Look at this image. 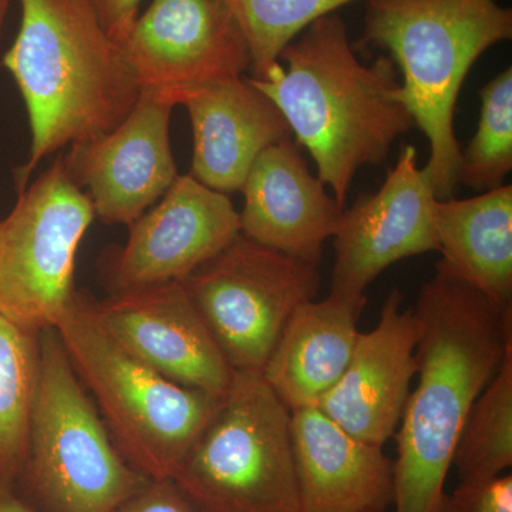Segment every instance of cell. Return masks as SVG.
<instances>
[{
	"instance_id": "obj_1",
	"label": "cell",
	"mask_w": 512,
	"mask_h": 512,
	"mask_svg": "<svg viewBox=\"0 0 512 512\" xmlns=\"http://www.w3.org/2000/svg\"><path fill=\"white\" fill-rule=\"evenodd\" d=\"M416 390L397 427L394 512H446V481L471 407L512 349V306L498 305L443 265L421 288Z\"/></svg>"
},
{
	"instance_id": "obj_2",
	"label": "cell",
	"mask_w": 512,
	"mask_h": 512,
	"mask_svg": "<svg viewBox=\"0 0 512 512\" xmlns=\"http://www.w3.org/2000/svg\"><path fill=\"white\" fill-rule=\"evenodd\" d=\"M279 59L285 66L275 63L249 82L281 111L319 180L345 208L357 171L383 163L414 124L396 64L387 56L360 62L336 13L303 30Z\"/></svg>"
},
{
	"instance_id": "obj_3",
	"label": "cell",
	"mask_w": 512,
	"mask_h": 512,
	"mask_svg": "<svg viewBox=\"0 0 512 512\" xmlns=\"http://www.w3.org/2000/svg\"><path fill=\"white\" fill-rule=\"evenodd\" d=\"M19 2L20 29L3 66L18 84L32 131L29 161L16 173L22 191L46 156L119 127L140 87L93 0Z\"/></svg>"
},
{
	"instance_id": "obj_4",
	"label": "cell",
	"mask_w": 512,
	"mask_h": 512,
	"mask_svg": "<svg viewBox=\"0 0 512 512\" xmlns=\"http://www.w3.org/2000/svg\"><path fill=\"white\" fill-rule=\"evenodd\" d=\"M512 37L497 0H367L362 46L384 50L403 73V96L429 141L423 168L437 200L453 198L461 147L454 111L471 67Z\"/></svg>"
},
{
	"instance_id": "obj_5",
	"label": "cell",
	"mask_w": 512,
	"mask_h": 512,
	"mask_svg": "<svg viewBox=\"0 0 512 512\" xmlns=\"http://www.w3.org/2000/svg\"><path fill=\"white\" fill-rule=\"evenodd\" d=\"M55 329L121 456L148 480H173L222 397L181 386L131 356L79 292Z\"/></svg>"
},
{
	"instance_id": "obj_6",
	"label": "cell",
	"mask_w": 512,
	"mask_h": 512,
	"mask_svg": "<svg viewBox=\"0 0 512 512\" xmlns=\"http://www.w3.org/2000/svg\"><path fill=\"white\" fill-rule=\"evenodd\" d=\"M29 450L19 480L40 512H114L148 478L121 456L56 329L39 333Z\"/></svg>"
},
{
	"instance_id": "obj_7",
	"label": "cell",
	"mask_w": 512,
	"mask_h": 512,
	"mask_svg": "<svg viewBox=\"0 0 512 512\" xmlns=\"http://www.w3.org/2000/svg\"><path fill=\"white\" fill-rule=\"evenodd\" d=\"M171 481L197 512H302L291 410L261 373L234 372Z\"/></svg>"
},
{
	"instance_id": "obj_8",
	"label": "cell",
	"mask_w": 512,
	"mask_h": 512,
	"mask_svg": "<svg viewBox=\"0 0 512 512\" xmlns=\"http://www.w3.org/2000/svg\"><path fill=\"white\" fill-rule=\"evenodd\" d=\"M96 218L57 158L0 220V315L26 332L55 329L74 296V265Z\"/></svg>"
},
{
	"instance_id": "obj_9",
	"label": "cell",
	"mask_w": 512,
	"mask_h": 512,
	"mask_svg": "<svg viewBox=\"0 0 512 512\" xmlns=\"http://www.w3.org/2000/svg\"><path fill=\"white\" fill-rule=\"evenodd\" d=\"M181 284L234 372L262 373L292 313L318 295V265L239 234Z\"/></svg>"
},
{
	"instance_id": "obj_10",
	"label": "cell",
	"mask_w": 512,
	"mask_h": 512,
	"mask_svg": "<svg viewBox=\"0 0 512 512\" xmlns=\"http://www.w3.org/2000/svg\"><path fill=\"white\" fill-rule=\"evenodd\" d=\"M123 49L140 93L173 106L251 67L247 40L218 0H153Z\"/></svg>"
},
{
	"instance_id": "obj_11",
	"label": "cell",
	"mask_w": 512,
	"mask_h": 512,
	"mask_svg": "<svg viewBox=\"0 0 512 512\" xmlns=\"http://www.w3.org/2000/svg\"><path fill=\"white\" fill-rule=\"evenodd\" d=\"M437 198L416 147L400 151L379 191L342 211L333 234L335 265L330 293L365 296L367 286L390 265L437 251Z\"/></svg>"
},
{
	"instance_id": "obj_12",
	"label": "cell",
	"mask_w": 512,
	"mask_h": 512,
	"mask_svg": "<svg viewBox=\"0 0 512 512\" xmlns=\"http://www.w3.org/2000/svg\"><path fill=\"white\" fill-rule=\"evenodd\" d=\"M111 338L161 376L222 397L234 370L181 282L114 291L92 302Z\"/></svg>"
},
{
	"instance_id": "obj_13",
	"label": "cell",
	"mask_w": 512,
	"mask_h": 512,
	"mask_svg": "<svg viewBox=\"0 0 512 512\" xmlns=\"http://www.w3.org/2000/svg\"><path fill=\"white\" fill-rule=\"evenodd\" d=\"M175 106L140 93L136 106L109 134L70 146L64 165L104 224L130 227L178 178L170 143Z\"/></svg>"
},
{
	"instance_id": "obj_14",
	"label": "cell",
	"mask_w": 512,
	"mask_h": 512,
	"mask_svg": "<svg viewBox=\"0 0 512 512\" xmlns=\"http://www.w3.org/2000/svg\"><path fill=\"white\" fill-rule=\"evenodd\" d=\"M241 234L227 194L192 175H178L157 207L130 225L126 244L111 255L114 291L183 282Z\"/></svg>"
},
{
	"instance_id": "obj_15",
	"label": "cell",
	"mask_w": 512,
	"mask_h": 512,
	"mask_svg": "<svg viewBox=\"0 0 512 512\" xmlns=\"http://www.w3.org/2000/svg\"><path fill=\"white\" fill-rule=\"evenodd\" d=\"M393 289L370 332H359L345 372L318 403L320 412L366 443L384 446L399 427L417 375L419 325Z\"/></svg>"
},
{
	"instance_id": "obj_16",
	"label": "cell",
	"mask_w": 512,
	"mask_h": 512,
	"mask_svg": "<svg viewBox=\"0 0 512 512\" xmlns=\"http://www.w3.org/2000/svg\"><path fill=\"white\" fill-rule=\"evenodd\" d=\"M241 192L239 224L244 237L318 265L343 208L311 173L291 137L259 154Z\"/></svg>"
},
{
	"instance_id": "obj_17",
	"label": "cell",
	"mask_w": 512,
	"mask_h": 512,
	"mask_svg": "<svg viewBox=\"0 0 512 512\" xmlns=\"http://www.w3.org/2000/svg\"><path fill=\"white\" fill-rule=\"evenodd\" d=\"M302 512H384L393 501V461L382 446L343 430L318 407L291 410Z\"/></svg>"
},
{
	"instance_id": "obj_18",
	"label": "cell",
	"mask_w": 512,
	"mask_h": 512,
	"mask_svg": "<svg viewBox=\"0 0 512 512\" xmlns=\"http://www.w3.org/2000/svg\"><path fill=\"white\" fill-rule=\"evenodd\" d=\"M181 106L194 134L190 175L222 194L241 191L259 154L292 137L281 111L242 76L204 87Z\"/></svg>"
},
{
	"instance_id": "obj_19",
	"label": "cell",
	"mask_w": 512,
	"mask_h": 512,
	"mask_svg": "<svg viewBox=\"0 0 512 512\" xmlns=\"http://www.w3.org/2000/svg\"><path fill=\"white\" fill-rule=\"evenodd\" d=\"M365 305L366 296L329 293L292 313L261 373L289 410L318 406L338 382L355 349Z\"/></svg>"
},
{
	"instance_id": "obj_20",
	"label": "cell",
	"mask_w": 512,
	"mask_h": 512,
	"mask_svg": "<svg viewBox=\"0 0 512 512\" xmlns=\"http://www.w3.org/2000/svg\"><path fill=\"white\" fill-rule=\"evenodd\" d=\"M440 264L498 305L512 306V187L467 200H437Z\"/></svg>"
},
{
	"instance_id": "obj_21",
	"label": "cell",
	"mask_w": 512,
	"mask_h": 512,
	"mask_svg": "<svg viewBox=\"0 0 512 512\" xmlns=\"http://www.w3.org/2000/svg\"><path fill=\"white\" fill-rule=\"evenodd\" d=\"M39 335L0 315V485L13 488L29 450L39 382Z\"/></svg>"
},
{
	"instance_id": "obj_22",
	"label": "cell",
	"mask_w": 512,
	"mask_h": 512,
	"mask_svg": "<svg viewBox=\"0 0 512 512\" xmlns=\"http://www.w3.org/2000/svg\"><path fill=\"white\" fill-rule=\"evenodd\" d=\"M453 467L458 485L483 483L512 467V349L471 407Z\"/></svg>"
},
{
	"instance_id": "obj_23",
	"label": "cell",
	"mask_w": 512,
	"mask_h": 512,
	"mask_svg": "<svg viewBox=\"0 0 512 512\" xmlns=\"http://www.w3.org/2000/svg\"><path fill=\"white\" fill-rule=\"evenodd\" d=\"M247 40L255 79L279 62L282 50L316 20L356 0H218Z\"/></svg>"
},
{
	"instance_id": "obj_24",
	"label": "cell",
	"mask_w": 512,
	"mask_h": 512,
	"mask_svg": "<svg viewBox=\"0 0 512 512\" xmlns=\"http://www.w3.org/2000/svg\"><path fill=\"white\" fill-rule=\"evenodd\" d=\"M476 136L458 165L457 184L485 192L504 185L512 170V69L495 76L480 90Z\"/></svg>"
},
{
	"instance_id": "obj_25",
	"label": "cell",
	"mask_w": 512,
	"mask_h": 512,
	"mask_svg": "<svg viewBox=\"0 0 512 512\" xmlns=\"http://www.w3.org/2000/svg\"><path fill=\"white\" fill-rule=\"evenodd\" d=\"M446 512H512V476L483 483L457 485L446 497Z\"/></svg>"
},
{
	"instance_id": "obj_26",
	"label": "cell",
	"mask_w": 512,
	"mask_h": 512,
	"mask_svg": "<svg viewBox=\"0 0 512 512\" xmlns=\"http://www.w3.org/2000/svg\"><path fill=\"white\" fill-rule=\"evenodd\" d=\"M114 512H197L171 480H148Z\"/></svg>"
},
{
	"instance_id": "obj_27",
	"label": "cell",
	"mask_w": 512,
	"mask_h": 512,
	"mask_svg": "<svg viewBox=\"0 0 512 512\" xmlns=\"http://www.w3.org/2000/svg\"><path fill=\"white\" fill-rule=\"evenodd\" d=\"M143 0H93L101 23L121 47L138 18Z\"/></svg>"
},
{
	"instance_id": "obj_28",
	"label": "cell",
	"mask_w": 512,
	"mask_h": 512,
	"mask_svg": "<svg viewBox=\"0 0 512 512\" xmlns=\"http://www.w3.org/2000/svg\"><path fill=\"white\" fill-rule=\"evenodd\" d=\"M0 512H40L15 494L13 488L0 485Z\"/></svg>"
},
{
	"instance_id": "obj_29",
	"label": "cell",
	"mask_w": 512,
	"mask_h": 512,
	"mask_svg": "<svg viewBox=\"0 0 512 512\" xmlns=\"http://www.w3.org/2000/svg\"><path fill=\"white\" fill-rule=\"evenodd\" d=\"M10 0H0V37H2L3 26H5L6 15H8Z\"/></svg>"
}]
</instances>
